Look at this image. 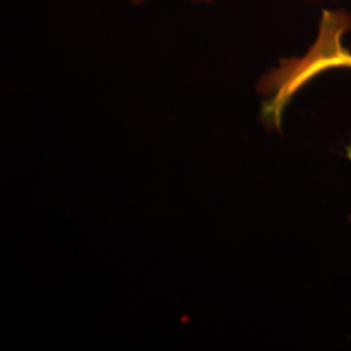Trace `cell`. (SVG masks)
<instances>
[{"label":"cell","instance_id":"3","mask_svg":"<svg viewBox=\"0 0 351 351\" xmlns=\"http://www.w3.org/2000/svg\"><path fill=\"white\" fill-rule=\"evenodd\" d=\"M304 1H308V3H315V1H322V0H304Z\"/></svg>","mask_w":351,"mask_h":351},{"label":"cell","instance_id":"2","mask_svg":"<svg viewBox=\"0 0 351 351\" xmlns=\"http://www.w3.org/2000/svg\"><path fill=\"white\" fill-rule=\"evenodd\" d=\"M346 154H348V158L351 160V143L348 146V149H346Z\"/></svg>","mask_w":351,"mask_h":351},{"label":"cell","instance_id":"1","mask_svg":"<svg viewBox=\"0 0 351 351\" xmlns=\"http://www.w3.org/2000/svg\"><path fill=\"white\" fill-rule=\"evenodd\" d=\"M129 1H132V3H134V4H139V3H143L145 0H129ZM189 1H194V3H213V1H216V0H189Z\"/></svg>","mask_w":351,"mask_h":351}]
</instances>
